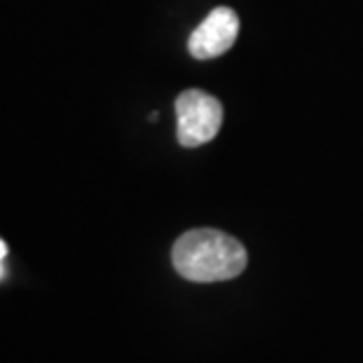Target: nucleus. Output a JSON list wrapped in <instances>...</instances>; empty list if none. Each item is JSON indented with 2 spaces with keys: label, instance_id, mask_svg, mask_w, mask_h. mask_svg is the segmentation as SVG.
Returning a JSON list of instances; mask_svg holds the SVG:
<instances>
[{
  "label": "nucleus",
  "instance_id": "1",
  "mask_svg": "<svg viewBox=\"0 0 363 363\" xmlns=\"http://www.w3.org/2000/svg\"><path fill=\"white\" fill-rule=\"evenodd\" d=\"M172 262L183 279L213 284L242 274L249 256L239 239L213 228H197L176 239Z\"/></svg>",
  "mask_w": 363,
  "mask_h": 363
},
{
  "label": "nucleus",
  "instance_id": "2",
  "mask_svg": "<svg viewBox=\"0 0 363 363\" xmlns=\"http://www.w3.org/2000/svg\"><path fill=\"white\" fill-rule=\"evenodd\" d=\"M179 141L183 148H197L218 136L223 125V106L202 89H185L176 99Z\"/></svg>",
  "mask_w": 363,
  "mask_h": 363
},
{
  "label": "nucleus",
  "instance_id": "3",
  "mask_svg": "<svg viewBox=\"0 0 363 363\" xmlns=\"http://www.w3.org/2000/svg\"><path fill=\"white\" fill-rule=\"evenodd\" d=\"M239 33V19L230 7H216L208 17L192 30L188 50L195 59H213L225 54L235 45Z\"/></svg>",
  "mask_w": 363,
  "mask_h": 363
},
{
  "label": "nucleus",
  "instance_id": "4",
  "mask_svg": "<svg viewBox=\"0 0 363 363\" xmlns=\"http://www.w3.org/2000/svg\"><path fill=\"white\" fill-rule=\"evenodd\" d=\"M5 258H7V244L0 239V279H5Z\"/></svg>",
  "mask_w": 363,
  "mask_h": 363
}]
</instances>
